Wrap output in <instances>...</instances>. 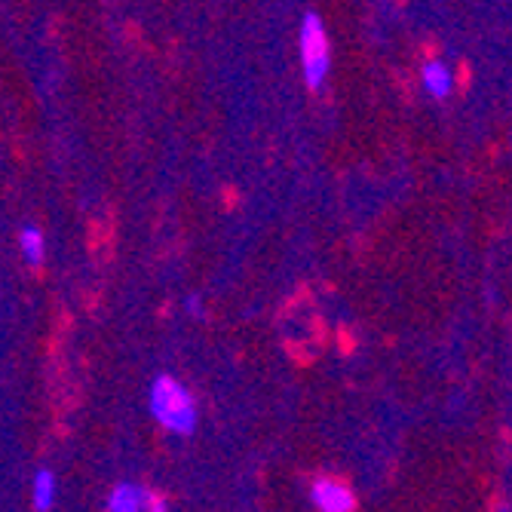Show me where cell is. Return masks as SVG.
I'll use <instances>...</instances> for the list:
<instances>
[{
    "label": "cell",
    "mask_w": 512,
    "mask_h": 512,
    "mask_svg": "<svg viewBox=\"0 0 512 512\" xmlns=\"http://www.w3.org/2000/svg\"><path fill=\"white\" fill-rule=\"evenodd\" d=\"M148 414L163 433L188 439L197 433L200 424V402L181 378L157 375L148 384Z\"/></svg>",
    "instance_id": "cell-1"
},
{
    "label": "cell",
    "mask_w": 512,
    "mask_h": 512,
    "mask_svg": "<svg viewBox=\"0 0 512 512\" xmlns=\"http://www.w3.org/2000/svg\"><path fill=\"white\" fill-rule=\"evenodd\" d=\"M298 56H301L304 83L310 89H319L325 80H329L332 43H329V31H325V22L319 13H304V19L298 25Z\"/></svg>",
    "instance_id": "cell-2"
},
{
    "label": "cell",
    "mask_w": 512,
    "mask_h": 512,
    "mask_svg": "<svg viewBox=\"0 0 512 512\" xmlns=\"http://www.w3.org/2000/svg\"><path fill=\"white\" fill-rule=\"evenodd\" d=\"M108 512H166L169 500L145 482H117L105 497Z\"/></svg>",
    "instance_id": "cell-3"
},
{
    "label": "cell",
    "mask_w": 512,
    "mask_h": 512,
    "mask_svg": "<svg viewBox=\"0 0 512 512\" xmlns=\"http://www.w3.org/2000/svg\"><path fill=\"white\" fill-rule=\"evenodd\" d=\"M310 503L319 512H353L356 494L347 482H341L335 476H319L310 485Z\"/></svg>",
    "instance_id": "cell-4"
},
{
    "label": "cell",
    "mask_w": 512,
    "mask_h": 512,
    "mask_svg": "<svg viewBox=\"0 0 512 512\" xmlns=\"http://www.w3.org/2000/svg\"><path fill=\"white\" fill-rule=\"evenodd\" d=\"M59 503V476L50 467H40L31 479V506L37 512H50Z\"/></svg>",
    "instance_id": "cell-5"
},
{
    "label": "cell",
    "mask_w": 512,
    "mask_h": 512,
    "mask_svg": "<svg viewBox=\"0 0 512 512\" xmlns=\"http://www.w3.org/2000/svg\"><path fill=\"white\" fill-rule=\"evenodd\" d=\"M421 83H424V89H427V96H430V99L442 102V99L451 96V89H454V74H451V68H448L445 62L433 59V62H427V65L421 68Z\"/></svg>",
    "instance_id": "cell-6"
},
{
    "label": "cell",
    "mask_w": 512,
    "mask_h": 512,
    "mask_svg": "<svg viewBox=\"0 0 512 512\" xmlns=\"http://www.w3.org/2000/svg\"><path fill=\"white\" fill-rule=\"evenodd\" d=\"M19 255L31 270L43 267V261H46V237H43V230L37 224H25L19 230Z\"/></svg>",
    "instance_id": "cell-7"
},
{
    "label": "cell",
    "mask_w": 512,
    "mask_h": 512,
    "mask_svg": "<svg viewBox=\"0 0 512 512\" xmlns=\"http://www.w3.org/2000/svg\"><path fill=\"white\" fill-rule=\"evenodd\" d=\"M184 313L194 316V319H203V316H206V310H203V301H200L197 295H188V298H184Z\"/></svg>",
    "instance_id": "cell-8"
}]
</instances>
